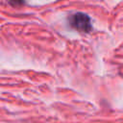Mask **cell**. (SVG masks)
<instances>
[{
  "mask_svg": "<svg viewBox=\"0 0 123 123\" xmlns=\"http://www.w3.org/2000/svg\"><path fill=\"white\" fill-rule=\"evenodd\" d=\"M10 3L12 5H13L14 7H19V6H22L25 4V1L26 0H9Z\"/></svg>",
  "mask_w": 123,
  "mask_h": 123,
  "instance_id": "cell-2",
  "label": "cell"
},
{
  "mask_svg": "<svg viewBox=\"0 0 123 123\" xmlns=\"http://www.w3.org/2000/svg\"><path fill=\"white\" fill-rule=\"evenodd\" d=\"M69 25L75 30L83 33H88L92 29L90 17L84 12H75L68 17Z\"/></svg>",
  "mask_w": 123,
  "mask_h": 123,
  "instance_id": "cell-1",
  "label": "cell"
}]
</instances>
